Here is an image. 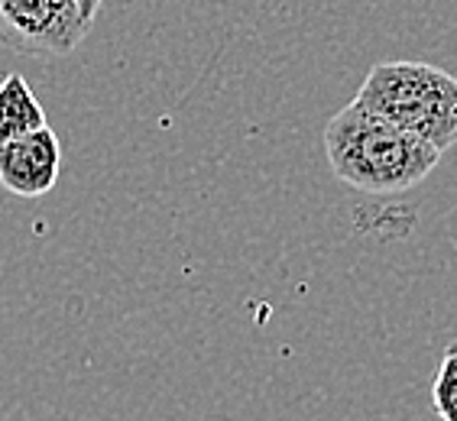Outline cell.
I'll use <instances>...</instances> for the list:
<instances>
[{
	"label": "cell",
	"mask_w": 457,
	"mask_h": 421,
	"mask_svg": "<svg viewBox=\"0 0 457 421\" xmlns=\"http://www.w3.org/2000/svg\"><path fill=\"white\" fill-rule=\"evenodd\" d=\"M328 166L363 194H403L422 185L441 153L396 123L351 104L325 127Z\"/></svg>",
	"instance_id": "6da1fadb"
},
{
	"label": "cell",
	"mask_w": 457,
	"mask_h": 421,
	"mask_svg": "<svg viewBox=\"0 0 457 421\" xmlns=\"http://www.w3.org/2000/svg\"><path fill=\"white\" fill-rule=\"evenodd\" d=\"M353 104L415 133L438 153L457 143V78L428 62H379Z\"/></svg>",
	"instance_id": "7a4b0ae2"
},
{
	"label": "cell",
	"mask_w": 457,
	"mask_h": 421,
	"mask_svg": "<svg viewBox=\"0 0 457 421\" xmlns=\"http://www.w3.org/2000/svg\"><path fill=\"white\" fill-rule=\"evenodd\" d=\"M91 23L79 0H0V45L29 59H65Z\"/></svg>",
	"instance_id": "3957f363"
},
{
	"label": "cell",
	"mask_w": 457,
	"mask_h": 421,
	"mask_svg": "<svg viewBox=\"0 0 457 421\" xmlns=\"http://www.w3.org/2000/svg\"><path fill=\"white\" fill-rule=\"evenodd\" d=\"M62 172V143L53 127L33 130L0 146V185L17 198H43Z\"/></svg>",
	"instance_id": "277c9868"
},
{
	"label": "cell",
	"mask_w": 457,
	"mask_h": 421,
	"mask_svg": "<svg viewBox=\"0 0 457 421\" xmlns=\"http://www.w3.org/2000/svg\"><path fill=\"white\" fill-rule=\"evenodd\" d=\"M43 127H49V117L33 85L23 75H7L0 81V146L33 130H43Z\"/></svg>",
	"instance_id": "5b68a950"
},
{
	"label": "cell",
	"mask_w": 457,
	"mask_h": 421,
	"mask_svg": "<svg viewBox=\"0 0 457 421\" xmlns=\"http://www.w3.org/2000/svg\"><path fill=\"white\" fill-rule=\"evenodd\" d=\"M431 402L441 421H457V343L441 353L438 373L431 383Z\"/></svg>",
	"instance_id": "8992f818"
},
{
	"label": "cell",
	"mask_w": 457,
	"mask_h": 421,
	"mask_svg": "<svg viewBox=\"0 0 457 421\" xmlns=\"http://www.w3.org/2000/svg\"><path fill=\"white\" fill-rule=\"evenodd\" d=\"M101 4H104V0H79L81 13H85V20H88L91 27H95V20H97V10H101Z\"/></svg>",
	"instance_id": "52a82bcc"
}]
</instances>
